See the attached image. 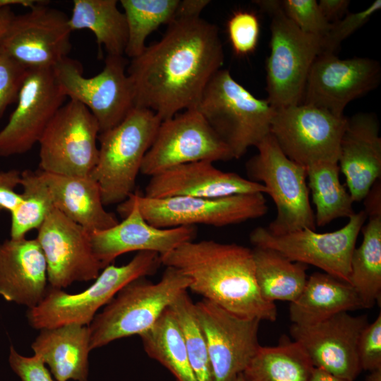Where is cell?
Returning a JSON list of instances; mask_svg holds the SVG:
<instances>
[{"label":"cell","mask_w":381,"mask_h":381,"mask_svg":"<svg viewBox=\"0 0 381 381\" xmlns=\"http://www.w3.org/2000/svg\"><path fill=\"white\" fill-rule=\"evenodd\" d=\"M139 336L146 353L169 370L176 381H196L183 331L170 306Z\"/></svg>","instance_id":"obj_31"},{"label":"cell","mask_w":381,"mask_h":381,"mask_svg":"<svg viewBox=\"0 0 381 381\" xmlns=\"http://www.w3.org/2000/svg\"><path fill=\"white\" fill-rule=\"evenodd\" d=\"M318 3L325 19L329 23H333L349 13L351 1L349 0H320Z\"/></svg>","instance_id":"obj_44"},{"label":"cell","mask_w":381,"mask_h":381,"mask_svg":"<svg viewBox=\"0 0 381 381\" xmlns=\"http://www.w3.org/2000/svg\"><path fill=\"white\" fill-rule=\"evenodd\" d=\"M47 4L15 15L0 37V49L28 68H53L71 49L69 18Z\"/></svg>","instance_id":"obj_16"},{"label":"cell","mask_w":381,"mask_h":381,"mask_svg":"<svg viewBox=\"0 0 381 381\" xmlns=\"http://www.w3.org/2000/svg\"><path fill=\"white\" fill-rule=\"evenodd\" d=\"M161 122L154 111L134 107L121 123L99 134L98 159L90 176L99 186L104 206L119 205L133 193Z\"/></svg>","instance_id":"obj_4"},{"label":"cell","mask_w":381,"mask_h":381,"mask_svg":"<svg viewBox=\"0 0 381 381\" xmlns=\"http://www.w3.org/2000/svg\"><path fill=\"white\" fill-rule=\"evenodd\" d=\"M20 183L21 171L19 170L0 171V214L3 211L11 213L21 202V193L16 191Z\"/></svg>","instance_id":"obj_43"},{"label":"cell","mask_w":381,"mask_h":381,"mask_svg":"<svg viewBox=\"0 0 381 381\" xmlns=\"http://www.w3.org/2000/svg\"><path fill=\"white\" fill-rule=\"evenodd\" d=\"M339 170L353 202L364 200L381 177V137L377 117L358 113L346 117L339 144Z\"/></svg>","instance_id":"obj_23"},{"label":"cell","mask_w":381,"mask_h":381,"mask_svg":"<svg viewBox=\"0 0 381 381\" xmlns=\"http://www.w3.org/2000/svg\"><path fill=\"white\" fill-rule=\"evenodd\" d=\"M232 159L227 145L198 109L193 108L162 121L155 140L144 157L140 172L152 176L186 163Z\"/></svg>","instance_id":"obj_14"},{"label":"cell","mask_w":381,"mask_h":381,"mask_svg":"<svg viewBox=\"0 0 381 381\" xmlns=\"http://www.w3.org/2000/svg\"><path fill=\"white\" fill-rule=\"evenodd\" d=\"M224 61L216 25L200 17L175 19L160 40L131 59L127 75L135 107L148 109L162 121L197 108Z\"/></svg>","instance_id":"obj_1"},{"label":"cell","mask_w":381,"mask_h":381,"mask_svg":"<svg viewBox=\"0 0 381 381\" xmlns=\"http://www.w3.org/2000/svg\"><path fill=\"white\" fill-rule=\"evenodd\" d=\"M98 123L80 102L70 99L57 111L40 143V169L67 176H90L99 155Z\"/></svg>","instance_id":"obj_10"},{"label":"cell","mask_w":381,"mask_h":381,"mask_svg":"<svg viewBox=\"0 0 381 381\" xmlns=\"http://www.w3.org/2000/svg\"><path fill=\"white\" fill-rule=\"evenodd\" d=\"M90 332L77 324L42 329L31 344L56 381H87Z\"/></svg>","instance_id":"obj_25"},{"label":"cell","mask_w":381,"mask_h":381,"mask_svg":"<svg viewBox=\"0 0 381 381\" xmlns=\"http://www.w3.org/2000/svg\"><path fill=\"white\" fill-rule=\"evenodd\" d=\"M195 311L213 381H235L260 346L258 333L261 320L238 316L204 298L195 303Z\"/></svg>","instance_id":"obj_15"},{"label":"cell","mask_w":381,"mask_h":381,"mask_svg":"<svg viewBox=\"0 0 381 381\" xmlns=\"http://www.w3.org/2000/svg\"><path fill=\"white\" fill-rule=\"evenodd\" d=\"M37 231L50 287L62 289L75 282L95 280L103 270L93 252L90 232L57 209Z\"/></svg>","instance_id":"obj_19"},{"label":"cell","mask_w":381,"mask_h":381,"mask_svg":"<svg viewBox=\"0 0 381 381\" xmlns=\"http://www.w3.org/2000/svg\"><path fill=\"white\" fill-rule=\"evenodd\" d=\"M66 98L52 68H29L16 107L0 131V157L32 149Z\"/></svg>","instance_id":"obj_18"},{"label":"cell","mask_w":381,"mask_h":381,"mask_svg":"<svg viewBox=\"0 0 381 381\" xmlns=\"http://www.w3.org/2000/svg\"><path fill=\"white\" fill-rule=\"evenodd\" d=\"M8 363L21 381H55L46 365L38 356H22L13 346L10 347Z\"/></svg>","instance_id":"obj_42"},{"label":"cell","mask_w":381,"mask_h":381,"mask_svg":"<svg viewBox=\"0 0 381 381\" xmlns=\"http://www.w3.org/2000/svg\"><path fill=\"white\" fill-rule=\"evenodd\" d=\"M235 381H246V380H245V378L243 377V374L241 373L237 377V378H236V380Z\"/></svg>","instance_id":"obj_49"},{"label":"cell","mask_w":381,"mask_h":381,"mask_svg":"<svg viewBox=\"0 0 381 381\" xmlns=\"http://www.w3.org/2000/svg\"><path fill=\"white\" fill-rule=\"evenodd\" d=\"M380 79L381 67L375 59L322 52L311 66L301 103L344 116L347 104L377 87Z\"/></svg>","instance_id":"obj_17"},{"label":"cell","mask_w":381,"mask_h":381,"mask_svg":"<svg viewBox=\"0 0 381 381\" xmlns=\"http://www.w3.org/2000/svg\"><path fill=\"white\" fill-rule=\"evenodd\" d=\"M47 1L42 0H0V8L10 7L12 5H20L30 8L34 6L45 3Z\"/></svg>","instance_id":"obj_47"},{"label":"cell","mask_w":381,"mask_h":381,"mask_svg":"<svg viewBox=\"0 0 381 381\" xmlns=\"http://www.w3.org/2000/svg\"><path fill=\"white\" fill-rule=\"evenodd\" d=\"M197 109L231 150L243 157L270 134L275 112L238 83L227 69L219 70L207 84Z\"/></svg>","instance_id":"obj_5"},{"label":"cell","mask_w":381,"mask_h":381,"mask_svg":"<svg viewBox=\"0 0 381 381\" xmlns=\"http://www.w3.org/2000/svg\"><path fill=\"white\" fill-rule=\"evenodd\" d=\"M68 23L72 32L87 29L95 35L99 54L102 46L107 55L125 54L128 25L116 0H74Z\"/></svg>","instance_id":"obj_28"},{"label":"cell","mask_w":381,"mask_h":381,"mask_svg":"<svg viewBox=\"0 0 381 381\" xmlns=\"http://www.w3.org/2000/svg\"><path fill=\"white\" fill-rule=\"evenodd\" d=\"M313 368L297 342L282 338L277 346H260L242 374L246 381H310Z\"/></svg>","instance_id":"obj_30"},{"label":"cell","mask_w":381,"mask_h":381,"mask_svg":"<svg viewBox=\"0 0 381 381\" xmlns=\"http://www.w3.org/2000/svg\"><path fill=\"white\" fill-rule=\"evenodd\" d=\"M226 29L236 55L246 56L255 52L260 32V21L255 13L236 11L228 20Z\"/></svg>","instance_id":"obj_37"},{"label":"cell","mask_w":381,"mask_h":381,"mask_svg":"<svg viewBox=\"0 0 381 381\" xmlns=\"http://www.w3.org/2000/svg\"><path fill=\"white\" fill-rule=\"evenodd\" d=\"M28 69L0 49V119L6 108L17 102Z\"/></svg>","instance_id":"obj_40"},{"label":"cell","mask_w":381,"mask_h":381,"mask_svg":"<svg viewBox=\"0 0 381 381\" xmlns=\"http://www.w3.org/2000/svg\"><path fill=\"white\" fill-rule=\"evenodd\" d=\"M128 198L149 224L162 229L196 224L224 226L260 218L268 211L267 200L260 193L216 198H150L133 193Z\"/></svg>","instance_id":"obj_12"},{"label":"cell","mask_w":381,"mask_h":381,"mask_svg":"<svg viewBox=\"0 0 381 381\" xmlns=\"http://www.w3.org/2000/svg\"><path fill=\"white\" fill-rule=\"evenodd\" d=\"M306 168L308 187L315 206L316 226H324L336 219L350 218L356 213L354 202L340 182L337 162H318Z\"/></svg>","instance_id":"obj_33"},{"label":"cell","mask_w":381,"mask_h":381,"mask_svg":"<svg viewBox=\"0 0 381 381\" xmlns=\"http://www.w3.org/2000/svg\"><path fill=\"white\" fill-rule=\"evenodd\" d=\"M189 280L179 270L166 267L160 280L143 278L121 289L89 325L90 350L149 329L175 300L187 291Z\"/></svg>","instance_id":"obj_3"},{"label":"cell","mask_w":381,"mask_h":381,"mask_svg":"<svg viewBox=\"0 0 381 381\" xmlns=\"http://www.w3.org/2000/svg\"><path fill=\"white\" fill-rule=\"evenodd\" d=\"M246 163L248 179L265 186L277 209L267 230L282 236L303 229L315 230L306 168L289 159L270 133L257 145Z\"/></svg>","instance_id":"obj_8"},{"label":"cell","mask_w":381,"mask_h":381,"mask_svg":"<svg viewBox=\"0 0 381 381\" xmlns=\"http://www.w3.org/2000/svg\"><path fill=\"white\" fill-rule=\"evenodd\" d=\"M41 172L54 207L89 232L105 230L119 223L116 217L104 209L99 186L91 176Z\"/></svg>","instance_id":"obj_26"},{"label":"cell","mask_w":381,"mask_h":381,"mask_svg":"<svg viewBox=\"0 0 381 381\" xmlns=\"http://www.w3.org/2000/svg\"><path fill=\"white\" fill-rule=\"evenodd\" d=\"M210 2L208 0L180 1L175 19L198 18L202 11Z\"/></svg>","instance_id":"obj_45"},{"label":"cell","mask_w":381,"mask_h":381,"mask_svg":"<svg viewBox=\"0 0 381 381\" xmlns=\"http://www.w3.org/2000/svg\"><path fill=\"white\" fill-rule=\"evenodd\" d=\"M368 324L366 315L353 316L342 312L312 325L293 324L290 333L313 367L353 381L362 370L358 341Z\"/></svg>","instance_id":"obj_20"},{"label":"cell","mask_w":381,"mask_h":381,"mask_svg":"<svg viewBox=\"0 0 381 381\" xmlns=\"http://www.w3.org/2000/svg\"><path fill=\"white\" fill-rule=\"evenodd\" d=\"M358 356L362 370L381 369V315L362 330L358 341Z\"/></svg>","instance_id":"obj_41"},{"label":"cell","mask_w":381,"mask_h":381,"mask_svg":"<svg viewBox=\"0 0 381 381\" xmlns=\"http://www.w3.org/2000/svg\"><path fill=\"white\" fill-rule=\"evenodd\" d=\"M126 66L123 56L107 55L102 71L85 78L82 65L66 56L52 69L64 94L90 110L100 133L121 123L135 107L133 89Z\"/></svg>","instance_id":"obj_9"},{"label":"cell","mask_w":381,"mask_h":381,"mask_svg":"<svg viewBox=\"0 0 381 381\" xmlns=\"http://www.w3.org/2000/svg\"><path fill=\"white\" fill-rule=\"evenodd\" d=\"M160 265L159 254L141 251L125 265L106 266L94 283L80 293L68 294L49 286L43 300L28 309V322L40 330L69 324L89 326L98 310L121 289L135 279L153 274Z\"/></svg>","instance_id":"obj_7"},{"label":"cell","mask_w":381,"mask_h":381,"mask_svg":"<svg viewBox=\"0 0 381 381\" xmlns=\"http://www.w3.org/2000/svg\"><path fill=\"white\" fill-rule=\"evenodd\" d=\"M360 308H363L362 303L349 283L325 272H314L299 296L290 303L289 315L293 324L307 325Z\"/></svg>","instance_id":"obj_27"},{"label":"cell","mask_w":381,"mask_h":381,"mask_svg":"<svg viewBox=\"0 0 381 381\" xmlns=\"http://www.w3.org/2000/svg\"><path fill=\"white\" fill-rule=\"evenodd\" d=\"M366 219L361 210L341 229L327 233L303 229L275 236L266 227L258 226L250 234V241L255 247L275 250L291 261L313 265L349 283L351 255Z\"/></svg>","instance_id":"obj_11"},{"label":"cell","mask_w":381,"mask_h":381,"mask_svg":"<svg viewBox=\"0 0 381 381\" xmlns=\"http://www.w3.org/2000/svg\"><path fill=\"white\" fill-rule=\"evenodd\" d=\"M14 16L10 7L0 8V37L5 32Z\"/></svg>","instance_id":"obj_48"},{"label":"cell","mask_w":381,"mask_h":381,"mask_svg":"<svg viewBox=\"0 0 381 381\" xmlns=\"http://www.w3.org/2000/svg\"><path fill=\"white\" fill-rule=\"evenodd\" d=\"M363 241L353 251L349 284L357 293L363 308H369L381 293V214L367 216Z\"/></svg>","instance_id":"obj_32"},{"label":"cell","mask_w":381,"mask_h":381,"mask_svg":"<svg viewBox=\"0 0 381 381\" xmlns=\"http://www.w3.org/2000/svg\"><path fill=\"white\" fill-rule=\"evenodd\" d=\"M253 2L271 18L266 99L275 109L301 104L311 66L323 52L322 39L301 31L286 16L280 1Z\"/></svg>","instance_id":"obj_6"},{"label":"cell","mask_w":381,"mask_h":381,"mask_svg":"<svg viewBox=\"0 0 381 381\" xmlns=\"http://www.w3.org/2000/svg\"><path fill=\"white\" fill-rule=\"evenodd\" d=\"M257 284L262 298L294 301L303 290L308 277V265L294 262L279 252L267 248L252 250Z\"/></svg>","instance_id":"obj_29"},{"label":"cell","mask_w":381,"mask_h":381,"mask_svg":"<svg viewBox=\"0 0 381 381\" xmlns=\"http://www.w3.org/2000/svg\"><path fill=\"white\" fill-rule=\"evenodd\" d=\"M346 117L298 104L275 109L270 133L284 154L307 167L322 162L338 163Z\"/></svg>","instance_id":"obj_13"},{"label":"cell","mask_w":381,"mask_h":381,"mask_svg":"<svg viewBox=\"0 0 381 381\" xmlns=\"http://www.w3.org/2000/svg\"><path fill=\"white\" fill-rule=\"evenodd\" d=\"M180 0H121L128 25L125 54L133 59L145 49L150 33L175 20Z\"/></svg>","instance_id":"obj_34"},{"label":"cell","mask_w":381,"mask_h":381,"mask_svg":"<svg viewBox=\"0 0 381 381\" xmlns=\"http://www.w3.org/2000/svg\"><path fill=\"white\" fill-rule=\"evenodd\" d=\"M267 193L265 186L235 172L223 171L200 160L169 168L150 176L144 196L150 198H216L239 194Z\"/></svg>","instance_id":"obj_22"},{"label":"cell","mask_w":381,"mask_h":381,"mask_svg":"<svg viewBox=\"0 0 381 381\" xmlns=\"http://www.w3.org/2000/svg\"><path fill=\"white\" fill-rule=\"evenodd\" d=\"M117 210L124 218L121 222L90 232L93 252L103 269L122 254L150 251L162 255L193 241L197 235L195 226L162 229L151 225L130 198L120 203Z\"/></svg>","instance_id":"obj_21"},{"label":"cell","mask_w":381,"mask_h":381,"mask_svg":"<svg viewBox=\"0 0 381 381\" xmlns=\"http://www.w3.org/2000/svg\"><path fill=\"white\" fill-rule=\"evenodd\" d=\"M286 16L305 33L324 38L331 27L315 0L280 1Z\"/></svg>","instance_id":"obj_38"},{"label":"cell","mask_w":381,"mask_h":381,"mask_svg":"<svg viewBox=\"0 0 381 381\" xmlns=\"http://www.w3.org/2000/svg\"><path fill=\"white\" fill-rule=\"evenodd\" d=\"M170 307L183 331L189 363L196 381H213L208 351L196 318L195 303L184 291Z\"/></svg>","instance_id":"obj_36"},{"label":"cell","mask_w":381,"mask_h":381,"mask_svg":"<svg viewBox=\"0 0 381 381\" xmlns=\"http://www.w3.org/2000/svg\"><path fill=\"white\" fill-rule=\"evenodd\" d=\"M381 9V1L375 0L365 9L348 13L341 19L331 23L330 29L322 38V52L335 54L341 42L363 26Z\"/></svg>","instance_id":"obj_39"},{"label":"cell","mask_w":381,"mask_h":381,"mask_svg":"<svg viewBox=\"0 0 381 381\" xmlns=\"http://www.w3.org/2000/svg\"><path fill=\"white\" fill-rule=\"evenodd\" d=\"M22 200L11 212V238H25L31 230L38 229L55 208L50 190L40 170L21 171Z\"/></svg>","instance_id":"obj_35"},{"label":"cell","mask_w":381,"mask_h":381,"mask_svg":"<svg viewBox=\"0 0 381 381\" xmlns=\"http://www.w3.org/2000/svg\"><path fill=\"white\" fill-rule=\"evenodd\" d=\"M310 381H351L330 374L324 370L313 368Z\"/></svg>","instance_id":"obj_46"},{"label":"cell","mask_w":381,"mask_h":381,"mask_svg":"<svg viewBox=\"0 0 381 381\" xmlns=\"http://www.w3.org/2000/svg\"><path fill=\"white\" fill-rule=\"evenodd\" d=\"M47 263L37 241L25 238L0 243V295L8 302L36 307L47 287Z\"/></svg>","instance_id":"obj_24"},{"label":"cell","mask_w":381,"mask_h":381,"mask_svg":"<svg viewBox=\"0 0 381 381\" xmlns=\"http://www.w3.org/2000/svg\"><path fill=\"white\" fill-rule=\"evenodd\" d=\"M189 280L188 289L238 316L274 322V303L259 291L251 249L213 240L190 241L159 255Z\"/></svg>","instance_id":"obj_2"}]
</instances>
